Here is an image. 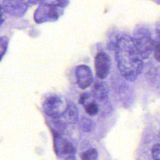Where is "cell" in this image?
<instances>
[{
	"label": "cell",
	"mask_w": 160,
	"mask_h": 160,
	"mask_svg": "<svg viewBox=\"0 0 160 160\" xmlns=\"http://www.w3.org/2000/svg\"><path fill=\"white\" fill-rule=\"evenodd\" d=\"M115 58L121 75L126 80L135 81L142 72L143 62L131 37L124 35L118 39L115 45Z\"/></svg>",
	"instance_id": "cell-1"
},
{
	"label": "cell",
	"mask_w": 160,
	"mask_h": 160,
	"mask_svg": "<svg viewBox=\"0 0 160 160\" xmlns=\"http://www.w3.org/2000/svg\"><path fill=\"white\" fill-rule=\"evenodd\" d=\"M132 38L141 57L143 59H148L153 52L154 44L150 32L144 28H139L134 31Z\"/></svg>",
	"instance_id": "cell-2"
},
{
	"label": "cell",
	"mask_w": 160,
	"mask_h": 160,
	"mask_svg": "<svg viewBox=\"0 0 160 160\" xmlns=\"http://www.w3.org/2000/svg\"><path fill=\"white\" fill-rule=\"evenodd\" d=\"M66 108L62 99L57 95L49 96L42 104L43 111L46 114L54 118L63 116Z\"/></svg>",
	"instance_id": "cell-3"
},
{
	"label": "cell",
	"mask_w": 160,
	"mask_h": 160,
	"mask_svg": "<svg viewBox=\"0 0 160 160\" xmlns=\"http://www.w3.org/2000/svg\"><path fill=\"white\" fill-rule=\"evenodd\" d=\"M56 6L53 4H42L36 10L34 19L36 22L41 23L46 21H55L58 18Z\"/></svg>",
	"instance_id": "cell-4"
},
{
	"label": "cell",
	"mask_w": 160,
	"mask_h": 160,
	"mask_svg": "<svg viewBox=\"0 0 160 160\" xmlns=\"http://www.w3.org/2000/svg\"><path fill=\"white\" fill-rule=\"evenodd\" d=\"M94 66L97 76L101 79H105L109 74L111 68V59L108 54L104 52L97 54Z\"/></svg>",
	"instance_id": "cell-5"
},
{
	"label": "cell",
	"mask_w": 160,
	"mask_h": 160,
	"mask_svg": "<svg viewBox=\"0 0 160 160\" xmlns=\"http://www.w3.org/2000/svg\"><path fill=\"white\" fill-rule=\"evenodd\" d=\"M78 86L81 89L89 87L92 82V74L91 69L86 65L78 66L75 71Z\"/></svg>",
	"instance_id": "cell-6"
},
{
	"label": "cell",
	"mask_w": 160,
	"mask_h": 160,
	"mask_svg": "<svg viewBox=\"0 0 160 160\" xmlns=\"http://www.w3.org/2000/svg\"><path fill=\"white\" fill-rule=\"evenodd\" d=\"M54 149L57 155L66 156V159H72L75 153V149L71 142L56 135L54 136Z\"/></svg>",
	"instance_id": "cell-7"
},
{
	"label": "cell",
	"mask_w": 160,
	"mask_h": 160,
	"mask_svg": "<svg viewBox=\"0 0 160 160\" xmlns=\"http://www.w3.org/2000/svg\"><path fill=\"white\" fill-rule=\"evenodd\" d=\"M3 6L9 14L15 16H22L28 8L24 0H4Z\"/></svg>",
	"instance_id": "cell-8"
},
{
	"label": "cell",
	"mask_w": 160,
	"mask_h": 160,
	"mask_svg": "<svg viewBox=\"0 0 160 160\" xmlns=\"http://www.w3.org/2000/svg\"><path fill=\"white\" fill-rule=\"evenodd\" d=\"M63 116L71 124L76 123L78 120V109L73 102H69L66 105Z\"/></svg>",
	"instance_id": "cell-9"
},
{
	"label": "cell",
	"mask_w": 160,
	"mask_h": 160,
	"mask_svg": "<svg viewBox=\"0 0 160 160\" xmlns=\"http://www.w3.org/2000/svg\"><path fill=\"white\" fill-rule=\"evenodd\" d=\"M92 94L94 98L99 100H103L107 97L108 91L103 82L97 81L94 84L92 88Z\"/></svg>",
	"instance_id": "cell-10"
},
{
	"label": "cell",
	"mask_w": 160,
	"mask_h": 160,
	"mask_svg": "<svg viewBox=\"0 0 160 160\" xmlns=\"http://www.w3.org/2000/svg\"><path fill=\"white\" fill-rule=\"evenodd\" d=\"M81 158L83 160H94L98 158V152L96 149L92 148L89 149L85 152H84L81 156Z\"/></svg>",
	"instance_id": "cell-11"
},
{
	"label": "cell",
	"mask_w": 160,
	"mask_h": 160,
	"mask_svg": "<svg viewBox=\"0 0 160 160\" xmlns=\"http://www.w3.org/2000/svg\"><path fill=\"white\" fill-rule=\"evenodd\" d=\"M84 109L86 113L90 116H94L97 114L99 111L98 104L94 101L86 104L84 106Z\"/></svg>",
	"instance_id": "cell-12"
},
{
	"label": "cell",
	"mask_w": 160,
	"mask_h": 160,
	"mask_svg": "<svg viewBox=\"0 0 160 160\" xmlns=\"http://www.w3.org/2000/svg\"><path fill=\"white\" fill-rule=\"evenodd\" d=\"M79 126L81 129L86 132H89L92 129V126H93V123L91 121V119L88 118H83L81 119Z\"/></svg>",
	"instance_id": "cell-13"
},
{
	"label": "cell",
	"mask_w": 160,
	"mask_h": 160,
	"mask_svg": "<svg viewBox=\"0 0 160 160\" xmlns=\"http://www.w3.org/2000/svg\"><path fill=\"white\" fill-rule=\"evenodd\" d=\"M152 158L154 160H160V144H154L151 150Z\"/></svg>",
	"instance_id": "cell-14"
},
{
	"label": "cell",
	"mask_w": 160,
	"mask_h": 160,
	"mask_svg": "<svg viewBox=\"0 0 160 160\" xmlns=\"http://www.w3.org/2000/svg\"><path fill=\"white\" fill-rule=\"evenodd\" d=\"M8 39L6 37H0V59L3 56L7 49Z\"/></svg>",
	"instance_id": "cell-15"
},
{
	"label": "cell",
	"mask_w": 160,
	"mask_h": 160,
	"mask_svg": "<svg viewBox=\"0 0 160 160\" xmlns=\"http://www.w3.org/2000/svg\"><path fill=\"white\" fill-rule=\"evenodd\" d=\"M153 51L155 59L160 62V41H154Z\"/></svg>",
	"instance_id": "cell-16"
},
{
	"label": "cell",
	"mask_w": 160,
	"mask_h": 160,
	"mask_svg": "<svg viewBox=\"0 0 160 160\" xmlns=\"http://www.w3.org/2000/svg\"><path fill=\"white\" fill-rule=\"evenodd\" d=\"M56 7H65L68 5V0H55L52 3Z\"/></svg>",
	"instance_id": "cell-17"
},
{
	"label": "cell",
	"mask_w": 160,
	"mask_h": 160,
	"mask_svg": "<svg viewBox=\"0 0 160 160\" xmlns=\"http://www.w3.org/2000/svg\"><path fill=\"white\" fill-rule=\"evenodd\" d=\"M88 98H89V95L87 93L82 94L79 98V102L82 104H84V102H86V101L88 99Z\"/></svg>",
	"instance_id": "cell-18"
},
{
	"label": "cell",
	"mask_w": 160,
	"mask_h": 160,
	"mask_svg": "<svg viewBox=\"0 0 160 160\" xmlns=\"http://www.w3.org/2000/svg\"><path fill=\"white\" fill-rule=\"evenodd\" d=\"M4 21V19L2 17V14L1 12V11H0V24H1Z\"/></svg>",
	"instance_id": "cell-19"
},
{
	"label": "cell",
	"mask_w": 160,
	"mask_h": 160,
	"mask_svg": "<svg viewBox=\"0 0 160 160\" xmlns=\"http://www.w3.org/2000/svg\"><path fill=\"white\" fill-rule=\"evenodd\" d=\"M1 9H2V8H1V6H0V11H1Z\"/></svg>",
	"instance_id": "cell-20"
}]
</instances>
